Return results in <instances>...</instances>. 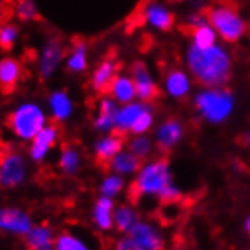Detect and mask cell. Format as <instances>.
<instances>
[{
	"mask_svg": "<svg viewBox=\"0 0 250 250\" xmlns=\"http://www.w3.org/2000/svg\"><path fill=\"white\" fill-rule=\"evenodd\" d=\"M113 250H145L142 246H139L134 240H131L130 237H122L119 238Z\"/></svg>",
	"mask_w": 250,
	"mask_h": 250,
	"instance_id": "35",
	"label": "cell"
},
{
	"mask_svg": "<svg viewBox=\"0 0 250 250\" xmlns=\"http://www.w3.org/2000/svg\"><path fill=\"white\" fill-rule=\"evenodd\" d=\"M137 222H139L137 211L131 204H121L115 208L113 225L116 230L122 232V234H128Z\"/></svg>",
	"mask_w": 250,
	"mask_h": 250,
	"instance_id": "26",
	"label": "cell"
},
{
	"mask_svg": "<svg viewBox=\"0 0 250 250\" xmlns=\"http://www.w3.org/2000/svg\"><path fill=\"white\" fill-rule=\"evenodd\" d=\"M190 30L193 35V40H194V47L209 48L214 45V41H216V33H214V30L209 29L208 26H205V24L191 26Z\"/></svg>",
	"mask_w": 250,
	"mask_h": 250,
	"instance_id": "30",
	"label": "cell"
},
{
	"mask_svg": "<svg viewBox=\"0 0 250 250\" xmlns=\"http://www.w3.org/2000/svg\"><path fill=\"white\" fill-rule=\"evenodd\" d=\"M246 230L249 232V234H250V217L246 220Z\"/></svg>",
	"mask_w": 250,
	"mask_h": 250,
	"instance_id": "37",
	"label": "cell"
},
{
	"mask_svg": "<svg viewBox=\"0 0 250 250\" xmlns=\"http://www.w3.org/2000/svg\"><path fill=\"white\" fill-rule=\"evenodd\" d=\"M59 139H61V131L58 128V125L47 124L45 127L29 142V148H27L29 160L35 165L44 163L53 152V149L58 146Z\"/></svg>",
	"mask_w": 250,
	"mask_h": 250,
	"instance_id": "7",
	"label": "cell"
},
{
	"mask_svg": "<svg viewBox=\"0 0 250 250\" xmlns=\"http://www.w3.org/2000/svg\"><path fill=\"white\" fill-rule=\"evenodd\" d=\"M145 107H146V104L134 103V101L119 107L118 113H116L115 131L122 134V136H127L131 131V127H133V124L136 122L137 116L145 110Z\"/></svg>",
	"mask_w": 250,
	"mask_h": 250,
	"instance_id": "19",
	"label": "cell"
},
{
	"mask_svg": "<svg viewBox=\"0 0 250 250\" xmlns=\"http://www.w3.org/2000/svg\"><path fill=\"white\" fill-rule=\"evenodd\" d=\"M125 188V181L124 178L116 175V173H105V176L100 183V193L101 196H105V198L115 199L118 194H121Z\"/></svg>",
	"mask_w": 250,
	"mask_h": 250,
	"instance_id": "28",
	"label": "cell"
},
{
	"mask_svg": "<svg viewBox=\"0 0 250 250\" xmlns=\"http://www.w3.org/2000/svg\"><path fill=\"white\" fill-rule=\"evenodd\" d=\"M115 201L105 196H100V198L94 202L91 209V220L92 225L101 230V232H109L115 228L113 225V214H115Z\"/></svg>",
	"mask_w": 250,
	"mask_h": 250,
	"instance_id": "15",
	"label": "cell"
},
{
	"mask_svg": "<svg viewBox=\"0 0 250 250\" xmlns=\"http://www.w3.org/2000/svg\"><path fill=\"white\" fill-rule=\"evenodd\" d=\"M151 125H152V113H151V110H149V107L146 105V107H145V110L137 116V119H136V122L133 124V127H131V131H130V133H133L134 136H137V134H144V133H146V131L149 130Z\"/></svg>",
	"mask_w": 250,
	"mask_h": 250,
	"instance_id": "34",
	"label": "cell"
},
{
	"mask_svg": "<svg viewBox=\"0 0 250 250\" xmlns=\"http://www.w3.org/2000/svg\"><path fill=\"white\" fill-rule=\"evenodd\" d=\"M55 250H94L92 246L71 230L61 232L56 237Z\"/></svg>",
	"mask_w": 250,
	"mask_h": 250,
	"instance_id": "27",
	"label": "cell"
},
{
	"mask_svg": "<svg viewBox=\"0 0 250 250\" xmlns=\"http://www.w3.org/2000/svg\"><path fill=\"white\" fill-rule=\"evenodd\" d=\"M146 2H148V0H145V3H146Z\"/></svg>",
	"mask_w": 250,
	"mask_h": 250,
	"instance_id": "39",
	"label": "cell"
},
{
	"mask_svg": "<svg viewBox=\"0 0 250 250\" xmlns=\"http://www.w3.org/2000/svg\"><path fill=\"white\" fill-rule=\"evenodd\" d=\"M142 165L144 163H142V160L139 157H136L128 149H122L110 160L107 167H109L112 173H116L124 178V176L136 175L139 169L142 167Z\"/></svg>",
	"mask_w": 250,
	"mask_h": 250,
	"instance_id": "18",
	"label": "cell"
},
{
	"mask_svg": "<svg viewBox=\"0 0 250 250\" xmlns=\"http://www.w3.org/2000/svg\"><path fill=\"white\" fill-rule=\"evenodd\" d=\"M188 68L194 79L204 86L219 87L229 80L230 61L226 53L219 47L188 50Z\"/></svg>",
	"mask_w": 250,
	"mask_h": 250,
	"instance_id": "1",
	"label": "cell"
},
{
	"mask_svg": "<svg viewBox=\"0 0 250 250\" xmlns=\"http://www.w3.org/2000/svg\"><path fill=\"white\" fill-rule=\"evenodd\" d=\"M183 134L181 124L176 119H169L166 121L162 127L158 128L157 133V145L162 152H167L178 140H180Z\"/></svg>",
	"mask_w": 250,
	"mask_h": 250,
	"instance_id": "24",
	"label": "cell"
},
{
	"mask_svg": "<svg viewBox=\"0 0 250 250\" xmlns=\"http://www.w3.org/2000/svg\"><path fill=\"white\" fill-rule=\"evenodd\" d=\"M166 89L167 92L176 98L184 97L188 91V80L183 71H172L166 77Z\"/></svg>",
	"mask_w": 250,
	"mask_h": 250,
	"instance_id": "29",
	"label": "cell"
},
{
	"mask_svg": "<svg viewBox=\"0 0 250 250\" xmlns=\"http://www.w3.org/2000/svg\"><path fill=\"white\" fill-rule=\"evenodd\" d=\"M65 47L59 38H48L38 55V74L42 80L56 76L61 63L65 61Z\"/></svg>",
	"mask_w": 250,
	"mask_h": 250,
	"instance_id": "9",
	"label": "cell"
},
{
	"mask_svg": "<svg viewBox=\"0 0 250 250\" xmlns=\"http://www.w3.org/2000/svg\"><path fill=\"white\" fill-rule=\"evenodd\" d=\"M178 2H180V0H178Z\"/></svg>",
	"mask_w": 250,
	"mask_h": 250,
	"instance_id": "41",
	"label": "cell"
},
{
	"mask_svg": "<svg viewBox=\"0 0 250 250\" xmlns=\"http://www.w3.org/2000/svg\"><path fill=\"white\" fill-rule=\"evenodd\" d=\"M169 163L166 158L144 163L136 173V180L130 187V199L133 204L148 196H162L170 187Z\"/></svg>",
	"mask_w": 250,
	"mask_h": 250,
	"instance_id": "2",
	"label": "cell"
},
{
	"mask_svg": "<svg viewBox=\"0 0 250 250\" xmlns=\"http://www.w3.org/2000/svg\"><path fill=\"white\" fill-rule=\"evenodd\" d=\"M0 48H2V45H0Z\"/></svg>",
	"mask_w": 250,
	"mask_h": 250,
	"instance_id": "40",
	"label": "cell"
},
{
	"mask_svg": "<svg viewBox=\"0 0 250 250\" xmlns=\"http://www.w3.org/2000/svg\"><path fill=\"white\" fill-rule=\"evenodd\" d=\"M48 115L55 122H66L74 115V103L65 91H53L47 100Z\"/></svg>",
	"mask_w": 250,
	"mask_h": 250,
	"instance_id": "16",
	"label": "cell"
},
{
	"mask_svg": "<svg viewBox=\"0 0 250 250\" xmlns=\"http://www.w3.org/2000/svg\"><path fill=\"white\" fill-rule=\"evenodd\" d=\"M21 77V65L14 58L0 59V87L5 92H11L19 84Z\"/></svg>",
	"mask_w": 250,
	"mask_h": 250,
	"instance_id": "21",
	"label": "cell"
},
{
	"mask_svg": "<svg viewBox=\"0 0 250 250\" xmlns=\"http://www.w3.org/2000/svg\"><path fill=\"white\" fill-rule=\"evenodd\" d=\"M83 165L82 152L74 145H65L58 155V169L66 176H76Z\"/></svg>",
	"mask_w": 250,
	"mask_h": 250,
	"instance_id": "20",
	"label": "cell"
},
{
	"mask_svg": "<svg viewBox=\"0 0 250 250\" xmlns=\"http://www.w3.org/2000/svg\"><path fill=\"white\" fill-rule=\"evenodd\" d=\"M89 63V47L84 41L76 42L65 56V65L71 74H82L87 69Z\"/></svg>",
	"mask_w": 250,
	"mask_h": 250,
	"instance_id": "22",
	"label": "cell"
},
{
	"mask_svg": "<svg viewBox=\"0 0 250 250\" xmlns=\"http://www.w3.org/2000/svg\"><path fill=\"white\" fill-rule=\"evenodd\" d=\"M118 109V103L112 97H103L97 105V113L94 116V128L103 134L115 131Z\"/></svg>",
	"mask_w": 250,
	"mask_h": 250,
	"instance_id": "13",
	"label": "cell"
},
{
	"mask_svg": "<svg viewBox=\"0 0 250 250\" xmlns=\"http://www.w3.org/2000/svg\"><path fill=\"white\" fill-rule=\"evenodd\" d=\"M199 112L209 121L219 122L225 119L234 105V98L228 91H207L196 100Z\"/></svg>",
	"mask_w": 250,
	"mask_h": 250,
	"instance_id": "6",
	"label": "cell"
},
{
	"mask_svg": "<svg viewBox=\"0 0 250 250\" xmlns=\"http://www.w3.org/2000/svg\"><path fill=\"white\" fill-rule=\"evenodd\" d=\"M118 76V65L113 59L101 61L91 76V87L97 94H109V89Z\"/></svg>",
	"mask_w": 250,
	"mask_h": 250,
	"instance_id": "14",
	"label": "cell"
},
{
	"mask_svg": "<svg viewBox=\"0 0 250 250\" xmlns=\"http://www.w3.org/2000/svg\"><path fill=\"white\" fill-rule=\"evenodd\" d=\"M35 225L30 214L20 207L0 208V232L6 235L24 238Z\"/></svg>",
	"mask_w": 250,
	"mask_h": 250,
	"instance_id": "8",
	"label": "cell"
},
{
	"mask_svg": "<svg viewBox=\"0 0 250 250\" xmlns=\"http://www.w3.org/2000/svg\"><path fill=\"white\" fill-rule=\"evenodd\" d=\"M17 41H19V29L11 23L0 26V45L2 48L9 50L17 44Z\"/></svg>",
	"mask_w": 250,
	"mask_h": 250,
	"instance_id": "33",
	"label": "cell"
},
{
	"mask_svg": "<svg viewBox=\"0 0 250 250\" xmlns=\"http://www.w3.org/2000/svg\"><path fill=\"white\" fill-rule=\"evenodd\" d=\"M127 146H128V151L133 152L136 157H139L140 160L145 158L149 152H151V142L148 137H145L144 134H137L134 137H131L128 142H127Z\"/></svg>",
	"mask_w": 250,
	"mask_h": 250,
	"instance_id": "31",
	"label": "cell"
},
{
	"mask_svg": "<svg viewBox=\"0 0 250 250\" xmlns=\"http://www.w3.org/2000/svg\"><path fill=\"white\" fill-rule=\"evenodd\" d=\"M131 79L136 87V97L144 103H149L158 97L160 91L144 62H136L131 66Z\"/></svg>",
	"mask_w": 250,
	"mask_h": 250,
	"instance_id": "10",
	"label": "cell"
},
{
	"mask_svg": "<svg viewBox=\"0 0 250 250\" xmlns=\"http://www.w3.org/2000/svg\"><path fill=\"white\" fill-rule=\"evenodd\" d=\"M48 122V115L44 107L35 101H23L11 112L8 118V127L14 137L29 144Z\"/></svg>",
	"mask_w": 250,
	"mask_h": 250,
	"instance_id": "3",
	"label": "cell"
},
{
	"mask_svg": "<svg viewBox=\"0 0 250 250\" xmlns=\"http://www.w3.org/2000/svg\"><path fill=\"white\" fill-rule=\"evenodd\" d=\"M205 17L208 23L212 24V27L222 35V38L229 42L238 41L246 32L244 21L232 8H211L205 12Z\"/></svg>",
	"mask_w": 250,
	"mask_h": 250,
	"instance_id": "5",
	"label": "cell"
},
{
	"mask_svg": "<svg viewBox=\"0 0 250 250\" xmlns=\"http://www.w3.org/2000/svg\"><path fill=\"white\" fill-rule=\"evenodd\" d=\"M142 15L146 21H149L154 27L160 30H169L175 23V17L172 12L166 11L160 5H149L142 9Z\"/></svg>",
	"mask_w": 250,
	"mask_h": 250,
	"instance_id": "25",
	"label": "cell"
},
{
	"mask_svg": "<svg viewBox=\"0 0 250 250\" xmlns=\"http://www.w3.org/2000/svg\"><path fill=\"white\" fill-rule=\"evenodd\" d=\"M241 140L244 142V145H246V146H249V148H250V133H247V134H244Z\"/></svg>",
	"mask_w": 250,
	"mask_h": 250,
	"instance_id": "36",
	"label": "cell"
},
{
	"mask_svg": "<svg viewBox=\"0 0 250 250\" xmlns=\"http://www.w3.org/2000/svg\"><path fill=\"white\" fill-rule=\"evenodd\" d=\"M58 234L48 223H35L24 237L27 250H55Z\"/></svg>",
	"mask_w": 250,
	"mask_h": 250,
	"instance_id": "12",
	"label": "cell"
},
{
	"mask_svg": "<svg viewBox=\"0 0 250 250\" xmlns=\"http://www.w3.org/2000/svg\"><path fill=\"white\" fill-rule=\"evenodd\" d=\"M124 145H125V139H124L122 134H119L116 131L103 134L100 139L95 140V144H94V155H95V160H97L100 165L107 166L110 160L118 152H121L124 149Z\"/></svg>",
	"mask_w": 250,
	"mask_h": 250,
	"instance_id": "11",
	"label": "cell"
},
{
	"mask_svg": "<svg viewBox=\"0 0 250 250\" xmlns=\"http://www.w3.org/2000/svg\"><path fill=\"white\" fill-rule=\"evenodd\" d=\"M2 3H3V0H0V14H2Z\"/></svg>",
	"mask_w": 250,
	"mask_h": 250,
	"instance_id": "38",
	"label": "cell"
},
{
	"mask_svg": "<svg viewBox=\"0 0 250 250\" xmlns=\"http://www.w3.org/2000/svg\"><path fill=\"white\" fill-rule=\"evenodd\" d=\"M109 97H112L118 104L122 105L133 103V100L136 98V87L133 79L128 76L118 74L109 89Z\"/></svg>",
	"mask_w": 250,
	"mask_h": 250,
	"instance_id": "23",
	"label": "cell"
},
{
	"mask_svg": "<svg viewBox=\"0 0 250 250\" xmlns=\"http://www.w3.org/2000/svg\"><path fill=\"white\" fill-rule=\"evenodd\" d=\"M128 237L145 250H165V244L162 238H160L158 232L149 223L139 220L134 225V228L128 232Z\"/></svg>",
	"mask_w": 250,
	"mask_h": 250,
	"instance_id": "17",
	"label": "cell"
},
{
	"mask_svg": "<svg viewBox=\"0 0 250 250\" xmlns=\"http://www.w3.org/2000/svg\"><path fill=\"white\" fill-rule=\"evenodd\" d=\"M14 12L17 15V19L21 21H33L38 17V9L32 0H19L15 3Z\"/></svg>",
	"mask_w": 250,
	"mask_h": 250,
	"instance_id": "32",
	"label": "cell"
},
{
	"mask_svg": "<svg viewBox=\"0 0 250 250\" xmlns=\"http://www.w3.org/2000/svg\"><path fill=\"white\" fill-rule=\"evenodd\" d=\"M29 173V157L21 151L9 148L0 152V188L14 190L23 186Z\"/></svg>",
	"mask_w": 250,
	"mask_h": 250,
	"instance_id": "4",
	"label": "cell"
}]
</instances>
